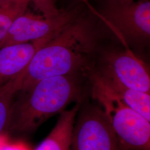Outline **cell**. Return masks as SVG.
<instances>
[{"mask_svg":"<svg viewBox=\"0 0 150 150\" xmlns=\"http://www.w3.org/2000/svg\"><path fill=\"white\" fill-rule=\"evenodd\" d=\"M97 43L90 21L81 15L39 48L26 67L12 80L16 93L28 91L46 78L89 71Z\"/></svg>","mask_w":150,"mask_h":150,"instance_id":"6da1fadb","label":"cell"},{"mask_svg":"<svg viewBox=\"0 0 150 150\" xmlns=\"http://www.w3.org/2000/svg\"><path fill=\"white\" fill-rule=\"evenodd\" d=\"M13 102L6 129L16 135L34 132L72 102H80L79 75L57 76L38 81Z\"/></svg>","mask_w":150,"mask_h":150,"instance_id":"7a4b0ae2","label":"cell"},{"mask_svg":"<svg viewBox=\"0 0 150 150\" xmlns=\"http://www.w3.org/2000/svg\"><path fill=\"white\" fill-rule=\"evenodd\" d=\"M92 97L102 106L120 144L129 150H150V121L127 106L102 81L90 73Z\"/></svg>","mask_w":150,"mask_h":150,"instance_id":"3957f363","label":"cell"},{"mask_svg":"<svg viewBox=\"0 0 150 150\" xmlns=\"http://www.w3.org/2000/svg\"><path fill=\"white\" fill-rule=\"evenodd\" d=\"M81 15V7L78 6L61 8L58 15L50 18L26 11L13 23L5 38L0 43V48L52 38L60 30Z\"/></svg>","mask_w":150,"mask_h":150,"instance_id":"277c9868","label":"cell"},{"mask_svg":"<svg viewBox=\"0 0 150 150\" xmlns=\"http://www.w3.org/2000/svg\"><path fill=\"white\" fill-rule=\"evenodd\" d=\"M100 17L123 38L134 40L150 38L149 0L108 1Z\"/></svg>","mask_w":150,"mask_h":150,"instance_id":"5b68a950","label":"cell"},{"mask_svg":"<svg viewBox=\"0 0 150 150\" xmlns=\"http://www.w3.org/2000/svg\"><path fill=\"white\" fill-rule=\"evenodd\" d=\"M120 142L102 108L91 106L75 121L71 150H118Z\"/></svg>","mask_w":150,"mask_h":150,"instance_id":"8992f818","label":"cell"},{"mask_svg":"<svg viewBox=\"0 0 150 150\" xmlns=\"http://www.w3.org/2000/svg\"><path fill=\"white\" fill-rule=\"evenodd\" d=\"M103 62V66L124 86L150 93L149 70L129 49L108 52L105 56Z\"/></svg>","mask_w":150,"mask_h":150,"instance_id":"52a82bcc","label":"cell"},{"mask_svg":"<svg viewBox=\"0 0 150 150\" xmlns=\"http://www.w3.org/2000/svg\"><path fill=\"white\" fill-rule=\"evenodd\" d=\"M50 38H45L0 48V87L20 75L36 52Z\"/></svg>","mask_w":150,"mask_h":150,"instance_id":"ba28073f","label":"cell"},{"mask_svg":"<svg viewBox=\"0 0 150 150\" xmlns=\"http://www.w3.org/2000/svg\"><path fill=\"white\" fill-rule=\"evenodd\" d=\"M80 108L77 102L70 110L59 113L54 129L35 150H70L76 118Z\"/></svg>","mask_w":150,"mask_h":150,"instance_id":"9c48e42d","label":"cell"},{"mask_svg":"<svg viewBox=\"0 0 150 150\" xmlns=\"http://www.w3.org/2000/svg\"><path fill=\"white\" fill-rule=\"evenodd\" d=\"M102 81L131 109L150 121V93L124 86L105 66L97 71Z\"/></svg>","mask_w":150,"mask_h":150,"instance_id":"30bf717a","label":"cell"},{"mask_svg":"<svg viewBox=\"0 0 150 150\" xmlns=\"http://www.w3.org/2000/svg\"><path fill=\"white\" fill-rule=\"evenodd\" d=\"M28 0H0V43L16 18L27 11Z\"/></svg>","mask_w":150,"mask_h":150,"instance_id":"8fae6325","label":"cell"},{"mask_svg":"<svg viewBox=\"0 0 150 150\" xmlns=\"http://www.w3.org/2000/svg\"><path fill=\"white\" fill-rule=\"evenodd\" d=\"M16 93L12 81L0 87V133L6 129Z\"/></svg>","mask_w":150,"mask_h":150,"instance_id":"7c38bea8","label":"cell"},{"mask_svg":"<svg viewBox=\"0 0 150 150\" xmlns=\"http://www.w3.org/2000/svg\"><path fill=\"white\" fill-rule=\"evenodd\" d=\"M31 2L36 9L40 11L45 17L50 18L56 16L59 13L60 9L56 6V0H28Z\"/></svg>","mask_w":150,"mask_h":150,"instance_id":"4fadbf2b","label":"cell"},{"mask_svg":"<svg viewBox=\"0 0 150 150\" xmlns=\"http://www.w3.org/2000/svg\"><path fill=\"white\" fill-rule=\"evenodd\" d=\"M82 1L86 3L88 5H89V4L88 3V0H82ZM108 1H110V0H108ZM116 1H121V2H129V1H134V0H116Z\"/></svg>","mask_w":150,"mask_h":150,"instance_id":"5bb4252c","label":"cell"},{"mask_svg":"<svg viewBox=\"0 0 150 150\" xmlns=\"http://www.w3.org/2000/svg\"><path fill=\"white\" fill-rule=\"evenodd\" d=\"M118 150H129V149H127V148L125 147L124 146H123L122 145H121L120 144V146H119V147H118Z\"/></svg>","mask_w":150,"mask_h":150,"instance_id":"9a60e30c","label":"cell"},{"mask_svg":"<svg viewBox=\"0 0 150 150\" xmlns=\"http://www.w3.org/2000/svg\"><path fill=\"white\" fill-rule=\"evenodd\" d=\"M70 150H71V149H70Z\"/></svg>","mask_w":150,"mask_h":150,"instance_id":"2e32d148","label":"cell"}]
</instances>
